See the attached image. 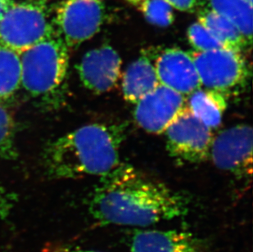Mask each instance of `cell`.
I'll use <instances>...</instances> for the list:
<instances>
[{"instance_id": "20", "label": "cell", "mask_w": 253, "mask_h": 252, "mask_svg": "<svg viewBox=\"0 0 253 252\" xmlns=\"http://www.w3.org/2000/svg\"><path fill=\"white\" fill-rule=\"evenodd\" d=\"M188 39L197 52H208L219 48H225L205 26L200 22H196L189 26Z\"/></svg>"}, {"instance_id": "10", "label": "cell", "mask_w": 253, "mask_h": 252, "mask_svg": "<svg viewBox=\"0 0 253 252\" xmlns=\"http://www.w3.org/2000/svg\"><path fill=\"white\" fill-rule=\"evenodd\" d=\"M122 67V59L109 45L88 51L82 57L77 70L86 88L94 93L110 91L117 83Z\"/></svg>"}, {"instance_id": "4", "label": "cell", "mask_w": 253, "mask_h": 252, "mask_svg": "<svg viewBox=\"0 0 253 252\" xmlns=\"http://www.w3.org/2000/svg\"><path fill=\"white\" fill-rule=\"evenodd\" d=\"M56 31L43 2H14L0 21V44L21 54Z\"/></svg>"}, {"instance_id": "7", "label": "cell", "mask_w": 253, "mask_h": 252, "mask_svg": "<svg viewBox=\"0 0 253 252\" xmlns=\"http://www.w3.org/2000/svg\"><path fill=\"white\" fill-rule=\"evenodd\" d=\"M104 15L100 0H65L56 12V31L67 48H75L98 33Z\"/></svg>"}, {"instance_id": "6", "label": "cell", "mask_w": 253, "mask_h": 252, "mask_svg": "<svg viewBox=\"0 0 253 252\" xmlns=\"http://www.w3.org/2000/svg\"><path fill=\"white\" fill-rule=\"evenodd\" d=\"M190 52L202 86L224 92L241 85L249 74L241 52L219 48L208 52Z\"/></svg>"}, {"instance_id": "19", "label": "cell", "mask_w": 253, "mask_h": 252, "mask_svg": "<svg viewBox=\"0 0 253 252\" xmlns=\"http://www.w3.org/2000/svg\"><path fill=\"white\" fill-rule=\"evenodd\" d=\"M17 157L14 122L9 112L0 104V158L14 160Z\"/></svg>"}, {"instance_id": "21", "label": "cell", "mask_w": 253, "mask_h": 252, "mask_svg": "<svg viewBox=\"0 0 253 252\" xmlns=\"http://www.w3.org/2000/svg\"><path fill=\"white\" fill-rule=\"evenodd\" d=\"M17 202V194L0 183V221L9 217Z\"/></svg>"}, {"instance_id": "11", "label": "cell", "mask_w": 253, "mask_h": 252, "mask_svg": "<svg viewBox=\"0 0 253 252\" xmlns=\"http://www.w3.org/2000/svg\"><path fill=\"white\" fill-rule=\"evenodd\" d=\"M154 66L159 83L182 95H189L202 86L190 52L168 48L158 56Z\"/></svg>"}, {"instance_id": "8", "label": "cell", "mask_w": 253, "mask_h": 252, "mask_svg": "<svg viewBox=\"0 0 253 252\" xmlns=\"http://www.w3.org/2000/svg\"><path fill=\"white\" fill-rule=\"evenodd\" d=\"M253 132L241 124L223 130L213 139L210 157L215 167L234 176L250 178L253 174Z\"/></svg>"}, {"instance_id": "24", "label": "cell", "mask_w": 253, "mask_h": 252, "mask_svg": "<svg viewBox=\"0 0 253 252\" xmlns=\"http://www.w3.org/2000/svg\"><path fill=\"white\" fill-rule=\"evenodd\" d=\"M14 2V0H0V21Z\"/></svg>"}, {"instance_id": "16", "label": "cell", "mask_w": 253, "mask_h": 252, "mask_svg": "<svg viewBox=\"0 0 253 252\" xmlns=\"http://www.w3.org/2000/svg\"><path fill=\"white\" fill-rule=\"evenodd\" d=\"M210 9L236 26L249 45L253 41V6L245 0H208Z\"/></svg>"}, {"instance_id": "5", "label": "cell", "mask_w": 253, "mask_h": 252, "mask_svg": "<svg viewBox=\"0 0 253 252\" xmlns=\"http://www.w3.org/2000/svg\"><path fill=\"white\" fill-rule=\"evenodd\" d=\"M169 154L189 163H199L210 157L211 128L185 107L164 132Z\"/></svg>"}, {"instance_id": "25", "label": "cell", "mask_w": 253, "mask_h": 252, "mask_svg": "<svg viewBox=\"0 0 253 252\" xmlns=\"http://www.w3.org/2000/svg\"><path fill=\"white\" fill-rule=\"evenodd\" d=\"M247 2H249V4L252 5L253 6V0H245Z\"/></svg>"}, {"instance_id": "9", "label": "cell", "mask_w": 253, "mask_h": 252, "mask_svg": "<svg viewBox=\"0 0 253 252\" xmlns=\"http://www.w3.org/2000/svg\"><path fill=\"white\" fill-rule=\"evenodd\" d=\"M185 105L184 95L160 84L137 102L134 120L148 133H163Z\"/></svg>"}, {"instance_id": "2", "label": "cell", "mask_w": 253, "mask_h": 252, "mask_svg": "<svg viewBox=\"0 0 253 252\" xmlns=\"http://www.w3.org/2000/svg\"><path fill=\"white\" fill-rule=\"evenodd\" d=\"M124 124L86 125L48 143L43 152L46 170L56 178L102 176L121 163Z\"/></svg>"}, {"instance_id": "18", "label": "cell", "mask_w": 253, "mask_h": 252, "mask_svg": "<svg viewBox=\"0 0 253 252\" xmlns=\"http://www.w3.org/2000/svg\"><path fill=\"white\" fill-rule=\"evenodd\" d=\"M140 10L148 22L161 27L172 24L174 14L170 5L164 0H127Z\"/></svg>"}, {"instance_id": "1", "label": "cell", "mask_w": 253, "mask_h": 252, "mask_svg": "<svg viewBox=\"0 0 253 252\" xmlns=\"http://www.w3.org/2000/svg\"><path fill=\"white\" fill-rule=\"evenodd\" d=\"M100 177L91 193L88 210L101 225L147 227L189 211L186 196L129 165L119 163Z\"/></svg>"}, {"instance_id": "22", "label": "cell", "mask_w": 253, "mask_h": 252, "mask_svg": "<svg viewBox=\"0 0 253 252\" xmlns=\"http://www.w3.org/2000/svg\"><path fill=\"white\" fill-rule=\"evenodd\" d=\"M43 252H101L98 251L88 250L84 248L75 247V246L67 245V244H48L46 246Z\"/></svg>"}, {"instance_id": "12", "label": "cell", "mask_w": 253, "mask_h": 252, "mask_svg": "<svg viewBox=\"0 0 253 252\" xmlns=\"http://www.w3.org/2000/svg\"><path fill=\"white\" fill-rule=\"evenodd\" d=\"M130 252H203L200 240L188 232L138 231L132 237Z\"/></svg>"}, {"instance_id": "13", "label": "cell", "mask_w": 253, "mask_h": 252, "mask_svg": "<svg viewBox=\"0 0 253 252\" xmlns=\"http://www.w3.org/2000/svg\"><path fill=\"white\" fill-rule=\"evenodd\" d=\"M160 84L155 66L147 56H141L125 72L122 90L126 100L136 104Z\"/></svg>"}, {"instance_id": "14", "label": "cell", "mask_w": 253, "mask_h": 252, "mask_svg": "<svg viewBox=\"0 0 253 252\" xmlns=\"http://www.w3.org/2000/svg\"><path fill=\"white\" fill-rule=\"evenodd\" d=\"M186 106L206 126L215 128L222 122L227 101L222 92L199 88L189 94Z\"/></svg>"}, {"instance_id": "15", "label": "cell", "mask_w": 253, "mask_h": 252, "mask_svg": "<svg viewBox=\"0 0 253 252\" xmlns=\"http://www.w3.org/2000/svg\"><path fill=\"white\" fill-rule=\"evenodd\" d=\"M198 22L205 26L225 48L241 52L249 45L236 26L210 8L198 12Z\"/></svg>"}, {"instance_id": "17", "label": "cell", "mask_w": 253, "mask_h": 252, "mask_svg": "<svg viewBox=\"0 0 253 252\" xmlns=\"http://www.w3.org/2000/svg\"><path fill=\"white\" fill-rule=\"evenodd\" d=\"M21 86V55L0 44V101L12 98Z\"/></svg>"}, {"instance_id": "3", "label": "cell", "mask_w": 253, "mask_h": 252, "mask_svg": "<svg viewBox=\"0 0 253 252\" xmlns=\"http://www.w3.org/2000/svg\"><path fill=\"white\" fill-rule=\"evenodd\" d=\"M68 49L56 31L20 54L22 86L32 98L53 102V98L63 93L69 65Z\"/></svg>"}, {"instance_id": "23", "label": "cell", "mask_w": 253, "mask_h": 252, "mask_svg": "<svg viewBox=\"0 0 253 252\" xmlns=\"http://www.w3.org/2000/svg\"><path fill=\"white\" fill-rule=\"evenodd\" d=\"M172 7H174L183 12H194L196 8L198 1L197 0H164Z\"/></svg>"}]
</instances>
